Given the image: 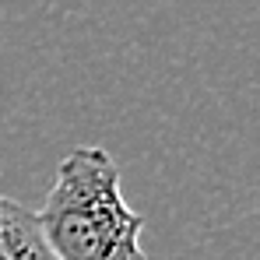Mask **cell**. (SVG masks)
<instances>
[{
  "mask_svg": "<svg viewBox=\"0 0 260 260\" xmlns=\"http://www.w3.org/2000/svg\"><path fill=\"white\" fill-rule=\"evenodd\" d=\"M53 260H144V218L123 197L120 166L102 144L71 148L36 211Z\"/></svg>",
  "mask_w": 260,
  "mask_h": 260,
  "instance_id": "1",
  "label": "cell"
},
{
  "mask_svg": "<svg viewBox=\"0 0 260 260\" xmlns=\"http://www.w3.org/2000/svg\"><path fill=\"white\" fill-rule=\"evenodd\" d=\"M0 260H53L36 215L0 193Z\"/></svg>",
  "mask_w": 260,
  "mask_h": 260,
  "instance_id": "2",
  "label": "cell"
}]
</instances>
